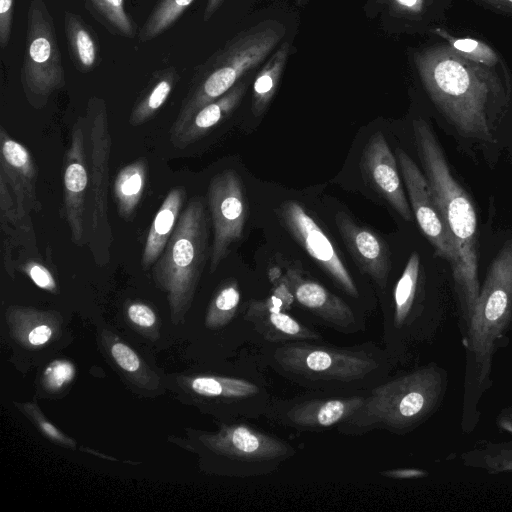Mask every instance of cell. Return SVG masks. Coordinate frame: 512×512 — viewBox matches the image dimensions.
<instances>
[{
    "label": "cell",
    "instance_id": "6da1fadb",
    "mask_svg": "<svg viewBox=\"0 0 512 512\" xmlns=\"http://www.w3.org/2000/svg\"><path fill=\"white\" fill-rule=\"evenodd\" d=\"M263 366L309 392L364 394L390 376L384 347L367 341L336 346L324 341H291L256 346Z\"/></svg>",
    "mask_w": 512,
    "mask_h": 512
},
{
    "label": "cell",
    "instance_id": "7a4b0ae2",
    "mask_svg": "<svg viewBox=\"0 0 512 512\" xmlns=\"http://www.w3.org/2000/svg\"><path fill=\"white\" fill-rule=\"evenodd\" d=\"M419 158L435 204L455 242L459 270L455 276L466 293L477 295V218L473 204L452 176L443 151L432 128L422 119L413 122Z\"/></svg>",
    "mask_w": 512,
    "mask_h": 512
},
{
    "label": "cell",
    "instance_id": "3957f363",
    "mask_svg": "<svg viewBox=\"0 0 512 512\" xmlns=\"http://www.w3.org/2000/svg\"><path fill=\"white\" fill-rule=\"evenodd\" d=\"M422 373L390 376L370 389L360 408L336 427L339 434L361 436L375 430L404 433L419 418L427 402Z\"/></svg>",
    "mask_w": 512,
    "mask_h": 512
},
{
    "label": "cell",
    "instance_id": "277c9868",
    "mask_svg": "<svg viewBox=\"0 0 512 512\" xmlns=\"http://www.w3.org/2000/svg\"><path fill=\"white\" fill-rule=\"evenodd\" d=\"M85 117L89 169L86 241L95 262L103 265L110 259V248L113 242L107 201L112 140L105 101L102 98L92 97L88 102Z\"/></svg>",
    "mask_w": 512,
    "mask_h": 512
},
{
    "label": "cell",
    "instance_id": "5b68a950",
    "mask_svg": "<svg viewBox=\"0 0 512 512\" xmlns=\"http://www.w3.org/2000/svg\"><path fill=\"white\" fill-rule=\"evenodd\" d=\"M20 79L27 100L36 108L65 85L54 20L44 0H30L28 6Z\"/></svg>",
    "mask_w": 512,
    "mask_h": 512
},
{
    "label": "cell",
    "instance_id": "8992f818",
    "mask_svg": "<svg viewBox=\"0 0 512 512\" xmlns=\"http://www.w3.org/2000/svg\"><path fill=\"white\" fill-rule=\"evenodd\" d=\"M274 43L268 35L238 40L200 67L193 84L183 100L178 116L171 127L174 137L203 106L213 102L234 87L236 81L258 63Z\"/></svg>",
    "mask_w": 512,
    "mask_h": 512
},
{
    "label": "cell",
    "instance_id": "52a82bcc",
    "mask_svg": "<svg viewBox=\"0 0 512 512\" xmlns=\"http://www.w3.org/2000/svg\"><path fill=\"white\" fill-rule=\"evenodd\" d=\"M208 218L202 197H194L183 209L167 245L155 263V274L170 290L192 288L208 255Z\"/></svg>",
    "mask_w": 512,
    "mask_h": 512
},
{
    "label": "cell",
    "instance_id": "ba28073f",
    "mask_svg": "<svg viewBox=\"0 0 512 512\" xmlns=\"http://www.w3.org/2000/svg\"><path fill=\"white\" fill-rule=\"evenodd\" d=\"M218 440L224 468L238 477L272 474L297 452L285 439L245 419L226 426Z\"/></svg>",
    "mask_w": 512,
    "mask_h": 512
},
{
    "label": "cell",
    "instance_id": "9c48e42d",
    "mask_svg": "<svg viewBox=\"0 0 512 512\" xmlns=\"http://www.w3.org/2000/svg\"><path fill=\"white\" fill-rule=\"evenodd\" d=\"M365 395L310 392L292 397L272 396L264 417L298 432H322L349 419L363 404Z\"/></svg>",
    "mask_w": 512,
    "mask_h": 512
},
{
    "label": "cell",
    "instance_id": "30bf717a",
    "mask_svg": "<svg viewBox=\"0 0 512 512\" xmlns=\"http://www.w3.org/2000/svg\"><path fill=\"white\" fill-rule=\"evenodd\" d=\"M213 225L210 272H215L229 254L231 246L244 232L247 218L245 188L239 174L226 169L212 177L207 192Z\"/></svg>",
    "mask_w": 512,
    "mask_h": 512
},
{
    "label": "cell",
    "instance_id": "8fae6325",
    "mask_svg": "<svg viewBox=\"0 0 512 512\" xmlns=\"http://www.w3.org/2000/svg\"><path fill=\"white\" fill-rule=\"evenodd\" d=\"M278 215L299 245L347 297L361 301V291L333 243L305 208L294 200L281 203Z\"/></svg>",
    "mask_w": 512,
    "mask_h": 512
},
{
    "label": "cell",
    "instance_id": "7c38bea8",
    "mask_svg": "<svg viewBox=\"0 0 512 512\" xmlns=\"http://www.w3.org/2000/svg\"><path fill=\"white\" fill-rule=\"evenodd\" d=\"M283 278L294 297V304L305 311L316 326L346 335L366 329L363 311L353 307L319 282L304 277L299 268L289 267Z\"/></svg>",
    "mask_w": 512,
    "mask_h": 512
},
{
    "label": "cell",
    "instance_id": "4fadbf2b",
    "mask_svg": "<svg viewBox=\"0 0 512 512\" xmlns=\"http://www.w3.org/2000/svg\"><path fill=\"white\" fill-rule=\"evenodd\" d=\"M396 156L416 221L436 253L450 263L456 276L459 270L457 248L435 204L428 180L405 151L397 148Z\"/></svg>",
    "mask_w": 512,
    "mask_h": 512
},
{
    "label": "cell",
    "instance_id": "5bb4252c",
    "mask_svg": "<svg viewBox=\"0 0 512 512\" xmlns=\"http://www.w3.org/2000/svg\"><path fill=\"white\" fill-rule=\"evenodd\" d=\"M89 190L86 117L73 125L71 141L65 154L63 171V206L72 240L82 246L86 235V208Z\"/></svg>",
    "mask_w": 512,
    "mask_h": 512
},
{
    "label": "cell",
    "instance_id": "9a60e30c",
    "mask_svg": "<svg viewBox=\"0 0 512 512\" xmlns=\"http://www.w3.org/2000/svg\"><path fill=\"white\" fill-rule=\"evenodd\" d=\"M247 319L254 329L256 346L264 343L324 340L316 326L294 317L285 308L283 301L273 294L252 299Z\"/></svg>",
    "mask_w": 512,
    "mask_h": 512
},
{
    "label": "cell",
    "instance_id": "2e32d148",
    "mask_svg": "<svg viewBox=\"0 0 512 512\" xmlns=\"http://www.w3.org/2000/svg\"><path fill=\"white\" fill-rule=\"evenodd\" d=\"M363 176L373 189L406 221H412V211L404 192L396 159L382 132L367 141L361 157Z\"/></svg>",
    "mask_w": 512,
    "mask_h": 512
},
{
    "label": "cell",
    "instance_id": "e0dca14e",
    "mask_svg": "<svg viewBox=\"0 0 512 512\" xmlns=\"http://www.w3.org/2000/svg\"><path fill=\"white\" fill-rule=\"evenodd\" d=\"M0 175L8 182L23 223L32 228L30 212H39L41 204L36 195L37 169L28 149L0 129Z\"/></svg>",
    "mask_w": 512,
    "mask_h": 512
},
{
    "label": "cell",
    "instance_id": "ac0fdd59",
    "mask_svg": "<svg viewBox=\"0 0 512 512\" xmlns=\"http://www.w3.org/2000/svg\"><path fill=\"white\" fill-rule=\"evenodd\" d=\"M335 223L359 270L368 275L381 292L386 290L391 272L390 252L386 243L343 211L335 215Z\"/></svg>",
    "mask_w": 512,
    "mask_h": 512
},
{
    "label": "cell",
    "instance_id": "d6986e66",
    "mask_svg": "<svg viewBox=\"0 0 512 512\" xmlns=\"http://www.w3.org/2000/svg\"><path fill=\"white\" fill-rule=\"evenodd\" d=\"M186 200V189L173 187L158 209L147 234L141 257L143 269L155 264L170 239Z\"/></svg>",
    "mask_w": 512,
    "mask_h": 512
},
{
    "label": "cell",
    "instance_id": "ffe728a7",
    "mask_svg": "<svg viewBox=\"0 0 512 512\" xmlns=\"http://www.w3.org/2000/svg\"><path fill=\"white\" fill-rule=\"evenodd\" d=\"M246 85L240 83L220 98L199 109L184 127L171 137L176 148H185L224 121L238 106L245 94Z\"/></svg>",
    "mask_w": 512,
    "mask_h": 512
},
{
    "label": "cell",
    "instance_id": "44dd1931",
    "mask_svg": "<svg viewBox=\"0 0 512 512\" xmlns=\"http://www.w3.org/2000/svg\"><path fill=\"white\" fill-rule=\"evenodd\" d=\"M64 31L74 67L82 73L90 72L99 62L97 34L80 15L69 11L64 14Z\"/></svg>",
    "mask_w": 512,
    "mask_h": 512
},
{
    "label": "cell",
    "instance_id": "7402d4cb",
    "mask_svg": "<svg viewBox=\"0 0 512 512\" xmlns=\"http://www.w3.org/2000/svg\"><path fill=\"white\" fill-rule=\"evenodd\" d=\"M147 161L140 158L119 170L113 184V194L119 216L130 220L144 194Z\"/></svg>",
    "mask_w": 512,
    "mask_h": 512
},
{
    "label": "cell",
    "instance_id": "603a6c76",
    "mask_svg": "<svg viewBox=\"0 0 512 512\" xmlns=\"http://www.w3.org/2000/svg\"><path fill=\"white\" fill-rule=\"evenodd\" d=\"M178 80L179 74L173 66L155 73L144 93L133 107L129 124L139 126L150 120L168 100Z\"/></svg>",
    "mask_w": 512,
    "mask_h": 512
},
{
    "label": "cell",
    "instance_id": "cb8c5ba5",
    "mask_svg": "<svg viewBox=\"0 0 512 512\" xmlns=\"http://www.w3.org/2000/svg\"><path fill=\"white\" fill-rule=\"evenodd\" d=\"M86 10L106 30L116 36L133 38L135 26L125 8L124 0H84Z\"/></svg>",
    "mask_w": 512,
    "mask_h": 512
},
{
    "label": "cell",
    "instance_id": "d4e9b609",
    "mask_svg": "<svg viewBox=\"0 0 512 512\" xmlns=\"http://www.w3.org/2000/svg\"><path fill=\"white\" fill-rule=\"evenodd\" d=\"M194 0H159L139 31L141 42L165 33L184 14Z\"/></svg>",
    "mask_w": 512,
    "mask_h": 512
},
{
    "label": "cell",
    "instance_id": "484cf974",
    "mask_svg": "<svg viewBox=\"0 0 512 512\" xmlns=\"http://www.w3.org/2000/svg\"><path fill=\"white\" fill-rule=\"evenodd\" d=\"M287 45L282 46L269 64L262 69L255 79L253 85V107L255 116H260L266 110L272 97L275 94L279 77L287 56Z\"/></svg>",
    "mask_w": 512,
    "mask_h": 512
},
{
    "label": "cell",
    "instance_id": "4316f807",
    "mask_svg": "<svg viewBox=\"0 0 512 512\" xmlns=\"http://www.w3.org/2000/svg\"><path fill=\"white\" fill-rule=\"evenodd\" d=\"M24 270L38 287L50 291L56 288V282L51 272L41 263L28 261L24 265Z\"/></svg>",
    "mask_w": 512,
    "mask_h": 512
},
{
    "label": "cell",
    "instance_id": "83f0119b",
    "mask_svg": "<svg viewBox=\"0 0 512 512\" xmlns=\"http://www.w3.org/2000/svg\"><path fill=\"white\" fill-rule=\"evenodd\" d=\"M74 369L68 362L57 361L45 372L46 382L51 388H59L73 377Z\"/></svg>",
    "mask_w": 512,
    "mask_h": 512
},
{
    "label": "cell",
    "instance_id": "f1b7e54d",
    "mask_svg": "<svg viewBox=\"0 0 512 512\" xmlns=\"http://www.w3.org/2000/svg\"><path fill=\"white\" fill-rule=\"evenodd\" d=\"M14 0H0V48L5 49L11 38Z\"/></svg>",
    "mask_w": 512,
    "mask_h": 512
},
{
    "label": "cell",
    "instance_id": "f546056e",
    "mask_svg": "<svg viewBox=\"0 0 512 512\" xmlns=\"http://www.w3.org/2000/svg\"><path fill=\"white\" fill-rule=\"evenodd\" d=\"M116 362L126 371H136L139 367V359L135 352L122 343H116L111 349Z\"/></svg>",
    "mask_w": 512,
    "mask_h": 512
},
{
    "label": "cell",
    "instance_id": "4dcf8cb0",
    "mask_svg": "<svg viewBox=\"0 0 512 512\" xmlns=\"http://www.w3.org/2000/svg\"><path fill=\"white\" fill-rule=\"evenodd\" d=\"M128 315L132 322L143 327H150L155 323L154 312L144 304H132L128 308Z\"/></svg>",
    "mask_w": 512,
    "mask_h": 512
},
{
    "label": "cell",
    "instance_id": "1f68e13d",
    "mask_svg": "<svg viewBox=\"0 0 512 512\" xmlns=\"http://www.w3.org/2000/svg\"><path fill=\"white\" fill-rule=\"evenodd\" d=\"M52 331L46 325L34 328L29 334V341L33 345H40L47 342L51 337Z\"/></svg>",
    "mask_w": 512,
    "mask_h": 512
},
{
    "label": "cell",
    "instance_id": "d6a6232c",
    "mask_svg": "<svg viewBox=\"0 0 512 512\" xmlns=\"http://www.w3.org/2000/svg\"><path fill=\"white\" fill-rule=\"evenodd\" d=\"M382 477L390 478V479H404L411 478L421 475L420 471L411 470V469H391V470H382L379 472Z\"/></svg>",
    "mask_w": 512,
    "mask_h": 512
},
{
    "label": "cell",
    "instance_id": "836d02e7",
    "mask_svg": "<svg viewBox=\"0 0 512 512\" xmlns=\"http://www.w3.org/2000/svg\"><path fill=\"white\" fill-rule=\"evenodd\" d=\"M453 45L456 49L466 53H473L481 47L478 42L472 39H459Z\"/></svg>",
    "mask_w": 512,
    "mask_h": 512
},
{
    "label": "cell",
    "instance_id": "e575fe53",
    "mask_svg": "<svg viewBox=\"0 0 512 512\" xmlns=\"http://www.w3.org/2000/svg\"><path fill=\"white\" fill-rule=\"evenodd\" d=\"M223 0H208L204 11V20L207 21L219 8Z\"/></svg>",
    "mask_w": 512,
    "mask_h": 512
},
{
    "label": "cell",
    "instance_id": "d590c367",
    "mask_svg": "<svg viewBox=\"0 0 512 512\" xmlns=\"http://www.w3.org/2000/svg\"><path fill=\"white\" fill-rule=\"evenodd\" d=\"M43 428L52 436H57V431L54 427H52L49 423H44Z\"/></svg>",
    "mask_w": 512,
    "mask_h": 512
},
{
    "label": "cell",
    "instance_id": "8d00e7d4",
    "mask_svg": "<svg viewBox=\"0 0 512 512\" xmlns=\"http://www.w3.org/2000/svg\"><path fill=\"white\" fill-rule=\"evenodd\" d=\"M400 4L408 7L414 6L418 0H397Z\"/></svg>",
    "mask_w": 512,
    "mask_h": 512
},
{
    "label": "cell",
    "instance_id": "74e56055",
    "mask_svg": "<svg viewBox=\"0 0 512 512\" xmlns=\"http://www.w3.org/2000/svg\"><path fill=\"white\" fill-rule=\"evenodd\" d=\"M508 1L512 2V0H508Z\"/></svg>",
    "mask_w": 512,
    "mask_h": 512
}]
</instances>
